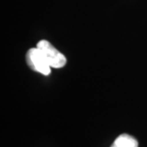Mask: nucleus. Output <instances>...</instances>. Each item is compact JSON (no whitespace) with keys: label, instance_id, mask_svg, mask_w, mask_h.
<instances>
[{"label":"nucleus","instance_id":"f257e3e1","mask_svg":"<svg viewBox=\"0 0 147 147\" xmlns=\"http://www.w3.org/2000/svg\"><path fill=\"white\" fill-rule=\"evenodd\" d=\"M26 63L34 71L43 75H49L51 73V66L38 47H33L27 52Z\"/></svg>","mask_w":147,"mask_h":147},{"label":"nucleus","instance_id":"f03ea898","mask_svg":"<svg viewBox=\"0 0 147 147\" xmlns=\"http://www.w3.org/2000/svg\"><path fill=\"white\" fill-rule=\"evenodd\" d=\"M37 47L42 51L51 67L62 68L66 64L65 57L47 40H40L37 44Z\"/></svg>","mask_w":147,"mask_h":147},{"label":"nucleus","instance_id":"7ed1b4c3","mask_svg":"<svg viewBox=\"0 0 147 147\" xmlns=\"http://www.w3.org/2000/svg\"><path fill=\"white\" fill-rule=\"evenodd\" d=\"M110 147H138V142L136 138L128 134H121Z\"/></svg>","mask_w":147,"mask_h":147}]
</instances>
